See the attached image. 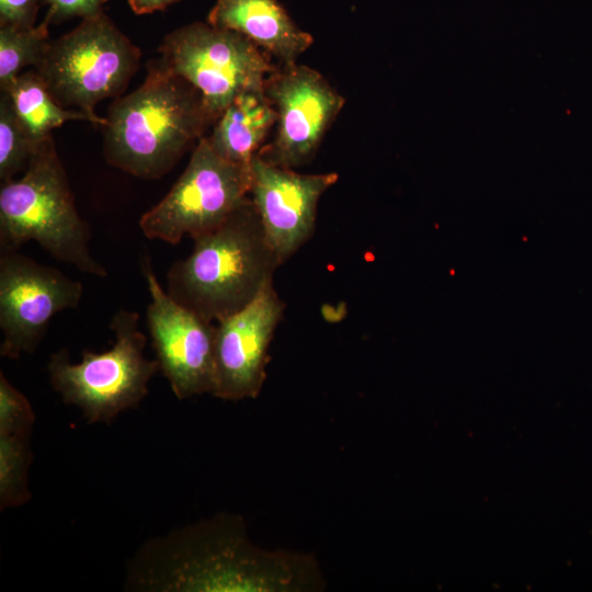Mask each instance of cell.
<instances>
[{"instance_id":"17","label":"cell","mask_w":592,"mask_h":592,"mask_svg":"<svg viewBox=\"0 0 592 592\" xmlns=\"http://www.w3.org/2000/svg\"><path fill=\"white\" fill-rule=\"evenodd\" d=\"M49 23L45 20L32 27L0 26V87L4 89L23 68H34L50 43Z\"/></svg>"},{"instance_id":"20","label":"cell","mask_w":592,"mask_h":592,"mask_svg":"<svg viewBox=\"0 0 592 592\" xmlns=\"http://www.w3.org/2000/svg\"><path fill=\"white\" fill-rule=\"evenodd\" d=\"M35 415L27 398L0 373V434L31 435Z\"/></svg>"},{"instance_id":"9","label":"cell","mask_w":592,"mask_h":592,"mask_svg":"<svg viewBox=\"0 0 592 592\" xmlns=\"http://www.w3.org/2000/svg\"><path fill=\"white\" fill-rule=\"evenodd\" d=\"M265 94L276 112L275 135L258 155L286 169L306 164L345 99L320 72L296 62L283 65L269 77Z\"/></svg>"},{"instance_id":"1","label":"cell","mask_w":592,"mask_h":592,"mask_svg":"<svg viewBox=\"0 0 592 592\" xmlns=\"http://www.w3.org/2000/svg\"><path fill=\"white\" fill-rule=\"evenodd\" d=\"M147 553L137 578L163 591L306 592L326 585L308 554L253 545L241 519L220 516L180 531Z\"/></svg>"},{"instance_id":"7","label":"cell","mask_w":592,"mask_h":592,"mask_svg":"<svg viewBox=\"0 0 592 592\" xmlns=\"http://www.w3.org/2000/svg\"><path fill=\"white\" fill-rule=\"evenodd\" d=\"M158 50L164 67L201 92L215 122L238 95L264 91L269 77L277 69L250 39L207 21L170 32Z\"/></svg>"},{"instance_id":"12","label":"cell","mask_w":592,"mask_h":592,"mask_svg":"<svg viewBox=\"0 0 592 592\" xmlns=\"http://www.w3.org/2000/svg\"><path fill=\"white\" fill-rule=\"evenodd\" d=\"M283 310L271 282L244 308L217 322L213 396L231 401L259 396Z\"/></svg>"},{"instance_id":"21","label":"cell","mask_w":592,"mask_h":592,"mask_svg":"<svg viewBox=\"0 0 592 592\" xmlns=\"http://www.w3.org/2000/svg\"><path fill=\"white\" fill-rule=\"evenodd\" d=\"M109 0H43L47 7L44 20L49 24L72 18L87 19L103 12Z\"/></svg>"},{"instance_id":"23","label":"cell","mask_w":592,"mask_h":592,"mask_svg":"<svg viewBox=\"0 0 592 592\" xmlns=\"http://www.w3.org/2000/svg\"><path fill=\"white\" fill-rule=\"evenodd\" d=\"M181 0H127L132 11L137 15L162 11Z\"/></svg>"},{"instance_id":"10","label":"cell","mask_w":592,"mask_h":592,"mask_svg":"<svg viewBox=\"0 0 592 592\" xmlns=\"http://www.w3.org/2000/svg\"><path fill=\"white\" fill-rule=\"evenodd\" d=\"M82 294V284L57 269L15 251H1V356L15 360L33 353L52 318L76 308Z\"/></svg>"},{"instance_id":"14","label":"cell","mask_w":592,"mask_h":592,"mask_svg":"<svg viewBox=\"0 0 592 592\" xmlns=\"http://www.w3.org/2000/svg\"><path fill=\"white\" fill-rule=\"evenodd\" d=\"M207 22L243 35L283 65L295 64L314 43L278 0H216Z\"/></svg>"},{"instance_id":"19","label":"cell","mask_w":592,"mask_h":592,"mask_svg":"<svg viewBox=\"0 0 592 592\" xmlns=\"http://www.w3.org/2000/svg\"><path fill=\"white\" fill-rule=\"evenodd\" d=\"M18 118L10 96L1 91L0 98V180L5 183L24 172L37 148Z\"/></svg>"},{"instance_id":"3","label":"cell","mask_w":592,"mask_h":592,"mask_svg":"<svg viewBox=\"0 0 592 592\" xmlns=\"http://www.w3.org/2000/svg\"><path fill=\"white\" fill-rule=\"evenodd\" d=\"M278 265L249 197L217 228L194 238L192 253L169 269L166 291L218 322L250 304L272 282Z\"/></svg>"},{"instance_id":"2","label":"cell","mask_w":592,"mask_h":592,"mask_svg":"<svg viewBox=\"0 0 592 592\" xmlns=\"http://www.w3.org/2000/svg\"><path fill=\"white\" fill-rule=\"evenodd\" d=\"M105 118L107 163L147 180L173 169L215 123L201 92L160 61L148 64L144 82L116 98Z\"/></svg>"},{"instance_id":"15","label":"cell","mask_w":592,"mask_h":592,"mask_svg":"<svg viewBox=\"0 0 592 592\" xmlns=\"http://www.w3.org/2000/svg\"><path fill=\"white\" fill-rule=\"evenodd\" d=\"M275 124L276 112L265 90L250 91L238 95L225 109L207 137L225 159L250 164Z\"/></svg>"},{"instance_id":"16","label":"cell","mask_w":592,"mask_h":592,"mask_svg":"<svg viewBox=\"0 0 592 592\" xmlns=\"http://www.w3.org/2000/svg\"><path fill=\"white\" fill-rule=\"evenodd\" d=\"M1 91L8 93L18 118L37 144L69 121H87L101 127L106 124L105 117L95 118L59 105L35 69L21 72Z\"/></svg>"},{"instance_id":"5","label":"cell","mask_w":592,"mask_h":592,"mask_svg":"<svg viewBox=\"0 0 592 592\" xmlns=\"http://www.w3.org/2000/svg\"><path fill=\"white\" fill-rule=\"evenodd\" d=\"M110 328L115 337L110 350H83L81 361L72 364L69 351L62 349L47 365L55 391L64 402L80 408L90 423L110 422L123 410L136 407L159 369L157 360L144 355L147 339L139 328L138 312L118 310Z\"/></svg>"},{"instance_id":"13","label":"cell","mask_w":592,"mask_h":592,"mask_svg":"<svg viewBox=\"0 0 592 592\" xmlns=\"http://www.w3.org/2000/svg\"><path fill=\"white\" fill-rule=\"evenodd\" d=\"M337 181L334 172L299 174L254 156L250 198L280 264L309 239L318 201Z\"/></svg>"},{"instance_id":"6","label":"cell","mask_w":592,"mask_h":592,"mask_svg":"<svg viewBox=\"0 0 592 592\" xmlns=\"http://www.w3.org/2000/svg\"><path fill=\"white\" fill-rule=\"evenodd\" d=\"M139 61V48L102 12L50 41L34 69L59 105L100 118L95 105L121 96Z\"/></svg>"},{"instance_id":"4","label":"cell","mask_w":592,"mask_h":592,"mask_svg":"<svg viewBox=\"0 0 592 592\" xmlns=\"http://www.w3.org/2000/svg\"><path fill=\"white\" fill-rule=\"evenodd\" d=\"M90 238L50 135L38 144L22 177L1 185V251H15L33 240L80 272L105 277L106 269L89 248Z\"/></svg>"},{"instance_id":"18","label":"cell","mask_w":592,"mask_h":592,"mask_svg":"<svg viewBox=\"0 0 592 592\" xmlns=\"http://www.w3.org/2000/svg\"><path fill=\"white\" fill-rule=\"evenodd\" d=\"M32 454L30 435L0 434V508L19 506L27 502V469Z\"/></svg>"},{"instance_id":"8","label":"cell","mask_w":592,"mask_h":592,"mask_svg":"<svg viewBox=\"0 0 592 592\" xmlns=\"http://www.w3.org/2000/svg\"><path fill=\"white\" fill-rule=\"evenodd\" d=\"M250 187L251 163L225 159L204 136L183 173L141 216L139 227L147 238L171 244L186 236L194 239L217 228L248 201Z\"/></svg>"},{"instance_id":"11","label":"cell","mask_w":592,"mask_h":592,"mask_svg":"<svg viewBox=\"0 0 592 592\" xmlns=\"http://www.w3.org/2000/svg\"><path fill=\"white\" fill-rule=\"evenodd\" d=\"M140 264L151 298L147 326L159 369L179 399L212 395L216 327L161 287L148 255H144Z\"/></svg>"},{"instance_id":"22","label":"cell","mask_w":592,"mask_h":592,"mask_svg":"<svg viewBox=\"0 0 592 592\" xmlns=\"http://www.w3.org/2000/svg\"><path fill=\"white\" fill-rule=\"evenodd\" d=\"M43 0H0V26L32 27Z\"/></svg>"}]
</instances>
